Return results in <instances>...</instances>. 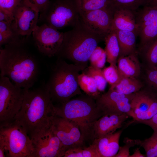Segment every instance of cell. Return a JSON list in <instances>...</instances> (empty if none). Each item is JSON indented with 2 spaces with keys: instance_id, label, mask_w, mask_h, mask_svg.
Listing matches in <instances>:
<instances>
[{
  "instance_id": "8fae6325",
  "label": "cell",
  "mask_w": 157,
  "mask_h": 157,
  "mask_svg": "<svg viewBox=\"0 0 157 157\" xmlns=\"http://www.w3.org/2000/svg\"><path fill=\"white\" fill-rule=\"evenodd\" d=\"M135 93L125 94L109 88L107 92L101 94L95 100L103 116L126 113L129 116L131 103Z\"/></svg>"
},
{
  "instance_id": "ffe728a7",
  "label": "cell",
  "mask_w": 157,
  "mask_h": 157,
  "mask_svg": "<svg viewBox=\"0 0 157 157\" xmlns=\"http://www.w3.org/2000/svg\"><path fill=\"white\" fill-rule=\"evenodd\" d=\"M116 31L120 48L119 57L136 53V40L138 35L131 31Z\"/></svg>"
},
{
  "instance_id": "9c48e42d",
  "label": "cell",
  "mask_w": 157,
  "mask_h": 157,
  "mask_svg": "<svg viewBox=\"0 0 157 157\" xmlns=\"http://www.w3.org/2000/svg\"><path fill=\"white\" fill-rule=\"evenodd\" d=\"M32 35L38 50L42 54L48 57L56 55L63 39V33L45 24L38 25Z\"/></svg>"
},
{
  "instance_id": "603a6c76",
  "label": "cell",
  "mask_w": 157,
  "mask_h": 157,
  "mask_svg": "<svg viewBox=\"0 0 157 157\" xmlns=\"http://www.w3.org/2000/svg\"><path fill=\"white\" fill-rule=\"evenodd\" d=\"M139 30L157 18V6L145 5L138 11H135Z\"/></svg>"
},
{
  "instance_id": "74e56055",
  "label": "cell",
  "mask_w": 157,
  "mask_h": 157,
  "mask_svg": "<svg viewBox=\"0 0 157 157\" xmlns=\"http://www.w3.org/2000/svg\"><path fill=\"white\" fill-rule=\"evenodd\" d=\"M146 80L148 83L154 88L157 97V69L152 68L148 70L146 74Z\"/></svg>"
},
{
  "instance_id": "8d00e7d4",
  "label": "cell",
  "mask_w": 157,
  "mask_h": 157,
  "mask_svg": "<svg viewBox=\"0 0 157 157\" xmlns=\"http://www.w3.org/2000/svg\"><path fill=\"white\" fill-rule=\"evenodd\" d=\"M124 142V144L119 146V151L115 157H129L130 148L136 145L135 139L125 138Z\"/></svg>"
},
{
  "instance_id": "d4e9b609",
  "label": "cell",
  "mask_w": 157,
  "mask_h": 157,
  "mask_svg": "<svg viewBox=\"0 0 157 157\" xmlns=\"http://www.w3.org/2000/svg\"><path fill=\"white\" fill-rule=\"evenodd\" d=\"M138 35L140 38V47L157 38V18L140 29Z\"/></svg>"
},
{
  "instance_id": "d6a6232c",
  "label": "cell",
  "mask_w": 157,
  "mask_h": 157,
  "mask_svg": "<svg viewBox=\"0 0 157 157\" xmlns=\"http://www.w3.org/2000/svg\"><path fill=\"white\" fill-rule=\"evenodd\" d=\"M82 9L87 12L106 8L111 6L109 0H81Z\"/></svg>"
},
{
  "instance_id": "2e32d148",
  "label": "cell",
  "mask_w": 157,
  "mask_h": 157,
  "mask_svg": "<svg viewBox=\"0 0 157 157\" xmlns=\"http://www.w3.org/2000/svg\"><path fill=\"white\" fill-rule=\"evenodd\" d=\"M123 130L94 139L90 145L98 157H115L119 149V140Z\"/></svg>"
},
{
  "instance_id": "30bf717a",
  "label": "cell",
  "mask_w": 157,
  "mask_h": 157,
  "mask_svg": "<svg viewBox=\"0 0 157 157\" xmlns=\"http://www.w3.org/2000/svg\"><path fill=\"white\" fill-rule=\"evenodd\" d=\"M50 127L66 150L85 146L80 129L73 121L54 115L51 119Z\"/></svg>"
},
{
  "instance_id": "1f68e13d",
  "label": "cell",
  "mask_w": 157,
  "mask_h": 157,
  "mask_svg": "<svg viewBox=\"0 0 157 157\" xmlns=\"http://www.w3.org/2000/svg\"><path fill=\"white\" fill-rule=\"evenodd\" d=\"M102 71L106 80L110 87L117 84L122 77L119 72L117 65L110 64L109 66L104 68Z\"/></svg>"
},
{
  "instance_id": "f546056e",
  "label": "cell",
  "mask_w": 157,
  "mask_h": 157,
  "mask_svg": "<svg viewBox=\"0 0 157 157\" xmlns=\"http://www.w3.org/2000/svg\"><path fill=\"white\" fill-rule=\"evenodd\" d=\"M82 72L92 77L95 80L99 91L101 92L105 90L107 82L103 73L102 70L90 65L83 70Z\"/></svg>"
},
{
  "instance_id": "7a4b0ae2",
  "label": "cell",
  "mask_w": 157,
  "mask_h": 157,
  "mask_svg": "<svg viewBox=\"0 0 157 157\" xmlns=\"http://www.w3.org/2000/svg\"><path fill=\"white\" fill-rule=\"evenodd\" d=\"M54 105L45 85L31 90L25 89L21 108L14 118L32 139L50 127L54 115Z\"/></svg>"
},
{
  "instance_id": "8992f818",
  "label": "cell",
  "mask_w": 157,
  "mask_h": 157,
  "mask_svg": "<svg viewBox=\"0 0 157 157\" xmlns=\"http://www.w3.org/2000/svg\"><path fill=\"white\" fill-rule=\"evenodd\" d=\"M81 0H55L40 13L39 20L57 30L74 26L80 19Z\"/></svg>"
},
{
  "instance_id": "cb8c5ba5",
  "label": "cell",
  "mask_w": 157,
  "mask_h": 157,
  "mask_svg": "<svg viewBox=\"0 0 157 157\" xmlns=\"http://www.w3.org/2000/svg\"><path fill=\"white\" fill-rule=\"evenodd\" d=\"M78 82L81 89L95 99L101 94L95 80L91 76L82 72L78 76Z\"/></svg>"
},
{
  "instance_id": "b9f144b4",
  "label": "cell",
  "mask_w": 157,
  "mask_h": 157,
  "mask_svg": "<svg viewBox=\"0 0 157 157\" xmlns=\"http://www.w3.org/2000/svg\"><path fill=\"white\" fill-rule=\"evenodd\" d=\"M146 155L142 154L140 152V148H136L133 154L130 155L129 157H145Z\"/></svg>"
},
{
  "instance_id": "7402d4cb",
  "label": "cell",
  "mask_w": 157,
  "mask_h": 157,
  "mask_svg": "<svg viewBox=\"0 0 157 157\" xmlns=\"http://www.w3.org/2000/svg\"><path fill=\"white\" fill-rule=\"evenodd\" d=\"M142 82L138 78L122 76L119 82L110 88L125 94L135 93L143 87Z\"/></svg>"
},
{
  "instance_id": "d6986e66",
  "label": "cell",
  "mask_w": 157,
  "mask_h": 157,
  "mask_svg": "<svg viewBox=\"0 0 157 157\" xmlns=\"http://www.w3.org/2000/svg\"><path fill=\"white\" fill-rule=\"evenodd\" d=\"M157 97L151 92L141 89L135 93L131 100V111L129 116L147 111L151 104L157 100Z\"/></svg>"
},
{
  "instance_id": "52a82bcc",
  "label": "cell",
  "mask_w": 157,
  "mask_h": 157,
  "mask_svg": "<svg viewBox=\"0 0 157 157\" xmlns=\"http://www.w3.org/2000/svg\"><path fill=\"white\" fill-rule=\"evenodd\" d=\"M0 143L4 146L6 157H32L33 153L32 140L15 119L0 124Z\"/></svg>"
},
{
  "instance_id": "d590c367",
  "label": "cell",
  "mask_w": 157,
  "mask_h": 157,
  "mask_svg": "<svg viewBox=\"0 0 157 157\" xmlns=\"http://www.w3.org/2000/svg\"><path fill=\"white\" fill-rule=\"evenodd\" d=\"M50 0H22L26 6L35 10L39 13L42 12L47 8Z\"/></svg>"
},
{
  "instance_id": "7bdbcfd3",
  "label": "cell",
  "mask_w": 157,
  "mask_h": 157,
  "mask_svg": "<svg viewBox=\"0 0 157 157\" xmlns=\"http://www.w3.org/2000/svg\"><path fill=\"white\" fill-rule=\"evenodd\" d=\"M146 5L151 6H157V0H148Z\"/></svg>"
},
{
  "instance_id": "f1b7e54d",
  "label": "cell",
  "mask_w": 157,
  "mask_h": 157,
  "mask_svg": "<svg viewBox=\"0 0 157 157\" xmlns=\"http://www.w3.org/2000/svg\"><path fill=\"white\" fill-rule=\"evenodd\" d=\"M64 157H98L94 148L88 146H80L69 149L66 151Z\"/></svg>"
},
{
  "instance_id": "9a60e30c",
  "label": "cell",
  "mask_w": 157,
  "mask_h": 157,
  "mask_svg": "<svg viewBox=\"0 0 157 157\" xmlns=\"http://www.w3.org/2000/svg\"><path fill=\"white\" fill-rule=\"evenodd\" d=\"M129 116L124 113L120 115H105L95 121L92 127L93 141L95 139L109 135L122 128Z\"/></svg>"
},
{
  "instance_id": "ab89813d",
  "label": "cell",
  "mask_w": 157,
  "mask_h": 157,
  "mask_svg": "<svg viewBox=\"0 0 157 157\" xmlns=\"http://www.w3.org/2000/svg\"><path fill=\"white\" fill-rule=\"evenodd\" d=\"M0 33L18 38L14 34L11 26V24L0 22Z\"/></svg>"
},
{
  "instance_id": "e575fe53",
  "label": "cell",
  "mask_w": 157,
  "mask_h": 157,
  "mask_svg": "<svg viewBox=\"0 0 157 157\" xmlns=\"http://www.w3.org/2000/svg\"><path fill=\"white\" fill-rule=\"evenodd\" d=\"M22 0H0V10L13 17L14 12Z\"/></svg>"
},
{
  "instance_id": "ba28073f",
  "label": "cell",
  "mask_w": 157,
  "mask_h": 157,
  "mask_svg": "<svg viewBox=\"0 0 157 157\" xmlns=\"http://www.w3.org/2000/svg\"><path fill=\"white\" fill-rule=\"evenodd\" d=\"M25 89L12 82L7 76H0V124L14 120L20 111L24 98Z\"/></svg>"
},
{
  "instance_id": "484cf974",
  "label": "cell",
  "mask_w": 157,
  "mask_h": 157,
  "mask_svg": "<svg viewBox=\"0 0 157 157\" xmlns=\"http://www.w3.org/2000/svg\"><path fill=\"white\" fill-rule=\"evenodd\" d=\"M140 51L146 60L153 67L157 66V38L140 47Z\"/></svg>"
},
{
  "instance_id": "7c38bea8",
  "label": "cell",
  "mask_w": 157,
  "mask_h": 157,
  "mask_svg": "<svg viewBox=\"0 0 157 157\" xmlns=\"http://www.w3.org/2000/svg\"><path fill=\"white\" fill-rule=\"evenodd\" d=\"M32 140L34 148L32 157H64L66 150L50 127Z\"/></svg>"
},
{
  "instance_id": "277c9868",
  "label": "cell",
  "mask_w": 157,
  "mask_h": 157,
  "mask_svg": "<svg viewBox=\"0 0 157 157\" xmlns=\"http://www.w3.org/2000/svg\"><path fill=\"white\" fill-rule=\"evenodd\" d=\"M54 106V115L75 122L81 131L85 144L93 141L92 127L93 123L103 116L95 99L87 95H78L67 101Z\"/></svg>"
},
{
  "instance_id": "5bb4252c",
  "label": "cell",
  "mask_w": 157,
  "mask_h": 157,
  "mask_svg": "<svg viewBox=\"0 0 157 157\" xmlns=\"http://www.w3.org/2000/svg\"><path fill=\"white\" fill-rule=\"evenodd\" d=\"M40 13L26 5L22 0L15 9L11 26L17 36L30 35L38 26Z\"/></svg>"
},
{
  "instance_id": "60d3db41",
  "label": "cell",
  "mask_w": 157,
  "mask_h": 157,
  "mask_svg": "<svg viewBox=\"0 0 157 157\" xmlns=\"http://www.w3.org/2000/svg\"><path fill=\"white\" fill-rule=\"evenodd\" d=\"M13 19L14 17L0 10V22L11 24Z\"/></svg>"
},
{
  "instance_id": "4dcf8cb0",
  "label": "cell",
  "mask_w": 157,
  "mask_h": 157,
  "mask_svg": "<svg viewBox=\"0 0 157 157\" xmlns=\"http://www.w3.org/2000/svg\"><path fill=\"white\" fill-rule=\"evenodd\" d=\"M106 60L107 56L105 50L98 46L93 51L89 59L90 65L101 69L104 67Z\"/></svg>"
},
{
  "instance_id": "5b68a950",
  "label": "cell",
  "mask_w": 157,
  "mask_h": 157,
  "mask_svg": "<svg viewBox=\"0 0 157 157\" xmlns=\"http://www.w3.org/2000/svg\"><path fill=\"white\" fill-rule=\"evenodd\" d=\"M86 68L73 63L69 64L64 59L58 58L45 85L52 102L62 104L82 94L78 77L80 72Z\"/></svg>"
},
{
  "instance_id": "4fadbf2b",
  "label": "cell",
  "mask_w": 157,
  "mask_h": 157,
  "mask_svg": "<svg viewBox=\"0 0 157 157\" xmlns=\"http://www.w3.org/2000/svg\"><path fill=\"white\" fill-rule=\"evenodd\" d=\"M115 9L111 6L106 8L80 13L84 24L93 32L105 38L110 32Z\"/></svg>"
},
{
  "instance_id": "4316f807",
  "label": "cell",
  "mask_w": 157,
  "mask_h": 157,
  "mask_svg": "<svg viewBox=\"0 0 157 157\" xmlns=\"http://www.w3.org/2000/svg\"><path fill=\"white\" fill-rule=\"evenodd\" d=\"M136 145L143 147L147 157H157V133L154 132L149 138L144 140L135 139Z\"/></svg>"
},
{
  "instance_id": "3957f363",
  "label": "cell",
  "mask_w": 157,
  "mask_h": 157,
  "mask_svg": "<svg viewBox=\"0 0 157 157\" xmlns=\"http://www.w3.org/2000/svg\"><path fill=\"white\" fill-rule=\"evenodd\" d=\"M104 40V38L87 28L80 18L72 30L64 33L62 44L56 55L86 68L92 53Z\"/></svg>"
},
{
  "instance_id": "e0dca14e",
  "label": "cell",
  "mask_w": 157,
  "mask_h": 157,
  "mask_svg": "<svg viewBox=\"0 0 157 157\" xmlns=\"http://www.w3.org/2000/svg\"><path fill=\"white\" fill-rule=\"evenodd\" d=\"M112 30L131 31L138 35L139 28L135 11L126 9H115L111 30Z\"/></svg>"
},
{
  "instance_id": "f35d334b",
  "label": "cell",
  "mask_w": 157,
  "mask_h": 157,
  "mask_svg": "<svg viewBox=\"0 0 157 157\" xmlns=\"http://www.w3.org/2000/svg\"><path fill=\"white\" fill-rule=\"evenodd\" d=\"M134 122L148 125L153 129L154 132L157 133V113L149 119L135 121Z\"/></svg>"
},
{
  "instance_id": "836d02e7",
  "label": "cell",
  "mask_w": 157,
  "mask_h": 157,
  "mask_svg": "<svg viewBox=\"0 0 157 157\" xmlns=\"http://www.w3.org/2000/svg\"><path fill=\"white\" fill-rule=\"evenodd\" d=\"M157 113V100L154 101L149 108L146 111L142 113L134 115L132 117L133 122L139 120L149 119Z\"/></svg>"
},
{
  "instance_id": "83f0119b",
  "label": "cell",
  "mask_w": 157,
  "mask_h": 157,
  "mask_svg": "<svg viewBox=\"0 0 157 157\" xmlns=\"http://www.w3.org/2000/svg\"><path fill=\"white\" fill-rule=\"evenodd\" d=\"M115 9H126L136 11L140 7L146 4L148 0H109Z\"/></svg>"
},
{
  "instance_id": "ac0fdd59",
  "label": "cell",
  "mask_w": 157,
  "mask_h": 157,
  "mask_svg": "<svg viewBox=\"0 0 157 157\" xmlns=\"http://www.w3.org/2000/svg\"><path fill=\"white\" fill-rule=\"evenodd\" d=\"M136 53L118 57L117 66L122 76L138 78L140 75V65Z\"/></svg>"
},
{
  "instance_id": "44dd1931",
  "label": "cell",
  "mask_w": 157,
  "mask_h": 157,
  "mask_svg": "<svg viewBox=\"0 0 157 157\" xmlns=\"http://www.w3.org/2000/svg\"><path fill=\"white\" fill-rule=\"evenodd\" d=\"M104 41L107 61L110 64L116 65L119 54L120 48L116 31L111 30L105 37Z\"/></svg>"
},
{
  "instance_id": "6da1fadb",
  "label": "cell",
  "mask_w": 157,
  "mask_h": 157,
  "mask_svg": "<svg viewBox=\"0 0 157 157\" xmlns=\"http://www.w3.org/2000/svg\"><path fill=\"white\" fill-rule=\"evenodd\" d=\"M24 43L23 40L15 42L1 48L0 76H7L17 85L30 89L37 80L38 63Z\"/></svg>"
}]
</instances>
